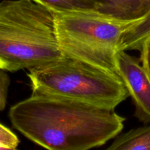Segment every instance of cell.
I'll return each instance as SVG.
<instances>
[{"mask_svg": "<svg viewBox=\"0 0 150 150\" xmlns=\"http://www.w3.org/2000/svg\"><path fill=\"white\" fill-rule=\"evenodd\" d=\"M13 127L51 150H86L117 137L125 118L114 108L49 95H32L9 111Z\"/></svg>", "mask_w": 150, "mask_h": 150, "instance_id": "obj_1", "label": "cell"}, {"mask_svg": "<svg viewBox=\"0 0 150 150\" xmlns=\"http://www.w3.org/2000/svg\"><path fill=\"white\" fill-rule=\"evenodd\" d=\"M62 57L54 11L32 0L0 2V68L29 70Z\"/></svg>", "mask_w": 150, "mask_h": 150, "instance_id": "obj_2", "label": "cell"}, {"mask_svg": "<svg viewBox=\"0 0 150 150\" xmlns=\"http://www.w3.org/2000/svg\"><path fill=\"white\" fill-rule=\"evenodd\" d=\"M32 95L67 98L114 108L129 92L117 73L64 57L29 70Z\"/></svg>", "mask_w": 150, "mask_h": 150, "instance_id": "obj_3", "label": "cell"}, {"mask_svg": "<svg viewBox=\"0 0 150 150\" xmlns=\"http://www.w3.org/2000/svg\"><path fill=\"white\" fill-rule=\"evenodd\" d=\"M59 46L64 57L117 72L123 35L139 19L124 20L95 10L54 13Z\"/></svg>", "mask_w": 150, "mask_h": 150, "instance_id": "obj_4", "label": "cell"}, {"mask_svg": "<svg viewBox=\"0 0 150 150\" xmlns=\"http://www.w3.org/2000/svg\"><path fill=\"white\" fill-rule=\"evenodd\" d=\"M117 72L134 103L135 116L144 123L150 122V79L141 59L120 51Z\"/></svg>", "mask_w": 150, "mask_h": 150, "instance_id": "obj_5", "label": "cell"}, {"mask_svg": "<svg viewBox=\"0 0 150 150\" xmlns=\"http://www.w3.org/2000/svg\"><path fill=\"white\" fill-rule=\"evenodd\" d=\"M97 11L124 20H136L150 11V0H89Z\"/></svg>", "mask_w": 150, "mask_h": 150, "instance_id": "obj_6", "label": "cell"}, {"mask_svg": "<svg viewBox=\"0 0 150 150\" xmlns=\"http://www.w3.org/2000/svg\"><path fill=\"white\" fill-rule=\"evenodd\" d=\"M108 150H150V125L133 129L117 136Z\"/></svg>", "mask_w": 150, "mask_h": 150, "instance_id": "obj_7", "label": "cell"}, {"mask_svg": "<svg viewBox=\"0 0 150 150\" xmlns=\"http://www.w3.org/2000/svg\"><path fill=\"white\" fill-rule=\"evenodd\" d=\"M150 38V11L139 18L123 35L121 51L142 49L145 41Z\"/></svg>", "mask_w": 150, "mask_h": 150, "instance_id": "obj_8", "label": "cell"}, {"mask_svg": "<svg viewBox=\"0 0 150 150\" xmlns=\"http://www.w3.org/2000/svg\"><path fill=\"white\" fill-rule=\"evenodd\" d=\"M35 2L45 6L47 8L57 12L71 10H95V6L89 0H32Z\"/></svg>", "mask_w": 150, "mask_h": 150, "instance_id": "obj_9", "label": "cell"}, {"mask_svg": "<svg viewBox=\"0 0 150 150\" xmlns=\"http://www.w3.org/2000/svg\"><path fill=\"white\" fill-rule=\"evenodd\" d=\"M19 144V140L10 129L0 124V146L4 150L16 149Z\"/></svg>", "mask_w": 150, "mask_h": 150, "instance_id": "obj_10", "label": "cell"}, {"mask_svg": "<svg viewBox=\"0 0 150 150\" xmlns=\"http://www.w3.org/2000/svg\"><path fill=\"white\" fill-rule=\"evenodd\" d=\"M10 80L5 70L0 68V111L5 108Z\"/></svg>", "mask_w": 150, "mask_h": 150, "instance_id": "obj_11", "label": "cell"}, {"mask_svg": "<svg viewBox=\"0 0 150 150\" xmlns=\"http://www.w3.org/2000/svg\"><path fill=\"white\" fill-rule=\"evenodd\" d=\"M140 59L150 79V38L146 40L140 50Z\"/></svg>", "mask_w": 150, "mask_h": 150, "instance_id": "obj_12", "label": "cell"}, {"mask_svg": "<svg viewBox=\"0 0 150 150\" xmlns=\"http://www.w3.org/2000/svg\"><path fill=\"white\" fill-rule=\"evenodd\" d=\"M0 150H4V148H2L1 146H0Z\"/></svg>", "mask_w": 150, "mask_h": 150, "instance_id": "obj_13", "label": "cell"}]
</instances>
